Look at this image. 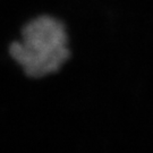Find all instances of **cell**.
<instances>
[{
	"mask_svg": "<svg viewBox=\"0 0 153 153\" xmlns=\"http://www.w3.org/2000/svg\"><path fill=\"white\" fill-rule=\"evenodd\" d=\"M9 53L28 77L58 71L71 56L64 23L47 15L34 18L23 27L21 40L10 44Z\"/></svg>",
	"mask_w": 153,
	"mask_h": 153,
	"instance_id": "obj_1",
	"label": "cell"
}]
</instances>
